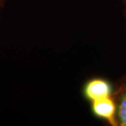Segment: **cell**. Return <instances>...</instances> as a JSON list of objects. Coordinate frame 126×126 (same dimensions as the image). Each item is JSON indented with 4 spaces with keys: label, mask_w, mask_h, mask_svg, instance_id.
<instances>
[{
    "label": "cell",
    "mask_w": 126,
    "mask_h": 126,
    "mask_svg": "<svg viewBox=\"0 0 126 126\" xmlns=\"http://www.w3.org/2000/svg\"><path fill=\"white\" fill-rule=\"evenodd\" d=\"M113 98L116 104L118 125L126 126V77L118 86Z\"/></svg>",
    "instance_id": "cell-3"
},
{
    "label": "cell",
    "mask_w": 126,
    "mask_h": 126,
    "mask_svg": "<svg viewBox=\"0 0 126 126\" xmlns=\"http://www.w3.org/2000/svg\"><path fill=\"white\" fill-rule=\"evenodd\" d=\"M2 6H3V0H0V11H1Z\"/></svg>",
    "instance_id": "cell-4"
},
{
    "label": "cell",
    "mask_w": 126,
    "mask_h": 126,
    "mask_svg": "<svg viewBox=\"0 0 126 126\" xmlns=\"http://www.w3.org/2000/svg\"><path fill=\"white\" fill-rule=\"evenodd\" d=\"M123 2H124V5H125V12H126V0H123Z\"/></svg>",
    "instance_id": "cell-5"
},
{
    "label": "cell",
    "mask_w": 126,
    "mask_h": 126,
    "mask_svg": "<svg viewBox=\"0 0 126 126\" xmlns=\"http://www.w3.org/2000/svg\"><path fill=\"white\" fill-rule=\"evenodd\" d=\"M91 102V110L94 116L106 120L112 126H118L116 120V104L114 98L108 97Z\"/></svg>",
    "instance_id": "cell-1"
},
{
    "label": "cell",
    "mask_w": 126,
    "mask_h": 126,
    "mask_svg": "<svg viewBox=\"0 0 126 126\" xmlns=\"http://www.w3.org/2000/svg\"><path fill=\"white\" fill-rule=\"evenodd\" d=\"M83 94L86 99L90 102L110 97L112 86L109 81L102 78H93L85 83Z\"/></svg>",
    "instance_id": "cell-2"
}]
</instances>
